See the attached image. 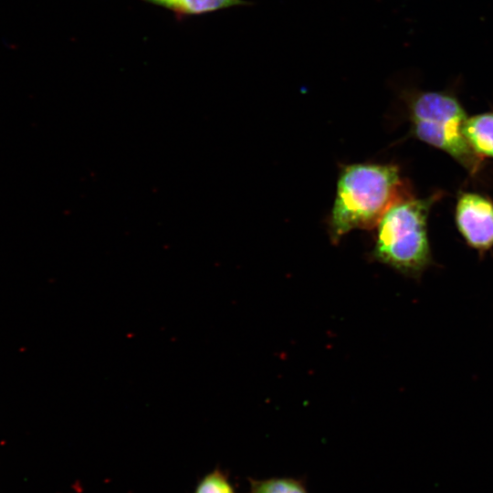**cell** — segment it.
I'll use <instances>...</instances> for the list:
<instances>
[{"mask_svg": "<svg viewBox=\"0 0 493 493\" xmlns=\"http://www.w3.org/2000/svg\"><path fill=\"white\" fill-rule=\"evenodd\" d=\"M409 194L394 163L341 164L334 201L326 218L330 242L338 244L352 230H373L384 213Z\"/></svg>", "mask_w": 493, "mask_h": 493, "instance_id": "1", "label": "cell"}, {"mask_svg": "<svg viewBox=\"0 0 493 493\" xmlns=\"http://www.w3.org/2000/svg\"><path fill=\"white\" fill-rule=\"evenodd\" d=\"M167 9L181 22L185 18L214 13L236 6H248L253 3L246 0H141Z\"/></svg>", "mask_w": 493, "mask_h": 493, "instance_id": "5", "label": "cell"}, {"mask_svg": "<svg viewBox=\"0 0 493 493\" xmlns=\"http://www.w3.org/2000/svg\"><path fill=\"white\" fill-rule=\"evenodd\" d=\"M193 493H237L229 475L219 467L203 476Z\"/></svg>", "mask_w": 493, "mask_h": 493, "instance_id": "8", "label": "cell"}, {"mask_svg": "<svg viewBox=\"0 0 493 493\" xmlns=\"http://www.w3.org/2000/svg\"><path fill=\"white\" fill-rule=\"evenodd\" d=\"M400 96L406 105L414 137L446 152L470 173L478 172L482 157L471 149L462 134L467 116L454 95L404 89Z\"/></svg>", "mask_w": 493, "mask_h": 493, "instance_id": "3", "label": "cell"}, {"mask_svg": "<svg viewBox=\"0 0 493 493\" xmlns=\"http://www.w3.org/2000/svg\"><path fill=\"white\" fill-rule=\"evenodd\" d=\"M248 483V493H309L303 478L292 477H249Z\"/></svg>", "mask_w": 493, "mask_h": 493, "instance_id": "7", "label": "cell"}, {"mask_svg": "<svg viewBox=\"0 0 493 493\" xmlns=\"http://www.w3.org/2000/svg\"><path fill=\"white\" fill-rule=\"evenodd\" d=\"M462 134L478 156L493 157V112L467 117Z\"/></svg>", "mask_w": 493, "mask_h": 493, "instance_id": "6", "label": "cell"}, {"mask_svg": "<svg viewBox=\"0 0 493 493\" xmlns=\"http://www.w3.org/2000/svg\"><path fill=\"white\" fill-rule=\"evenodd\" d=\"M438 197L409 194L395 202L373 229L370 257L404 276L419 278L432 262L427 219Z\"/></svg>", "mask_w": 493, "mask_h": 493, "instance_id": "2", "label": "cell"}, {"mask_svg": "<svg viewBox=\"0 0 493 493\" xmlns=\"http://www.w3.org/2000/svg\"><path fill=\"white\" fill-rule=\"evenodd\" d=\"M456 224L466 242L485 251L493 246V202L477 193H463L456 205Z\"/></svg>", "mask_w": 493, "mask_h": 493, "instance_id": "4", "label": "cell"}]
</instances>
